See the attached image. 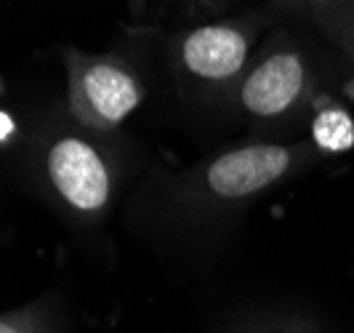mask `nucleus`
I'll return each instance as SVG.
<instances>
[{"instance_id":"obj_1","label":"nucleus","mask_w":354,"mask_h":333,"mask_svg":"<svg viewBox=\"0 0 354 333\" xmlns=\"http://www.w3.org/2000/svg\"><path fill=\"white\" fill-rule=\"evenodd\" d=\"M322 155L309 139H250L216 150L187 168H155L133 200L144 229L176 240H213L230 232L264 195L309 174Z\"/></svg>"},{"instance_id":"obj_2","label":"nucleus","mask_w":354,"mask_h":333,"mask_svg":"<svg viewBox=\"0 0 354 333\" xmlns=\"http://www.w3.org/2000/svg\"><path fill=\"white\" fill-rule=\"evenodd\" d=\"M344 59L312 24L280 21L264 35L230 99V118L259 141L306 128Z\"/></svg>"},{"instance_id":"obj_3","label":"nucleus","mask_w":354,"mask_h":333,"mask_svg":"<svg viewBox=\"0 0 354 333\" xmlns=\"http://www.w3.org/2000/svg\"><path fill=\"white\" fill-rule=\"evenodd\" d=\"M128 165L123 134L88 131L64 107L37 120L27 141V171L40 197L80 229L99 227L112 213Z\"/></svg>"},{"instance_id":"obj_4","label":"nucleus","mask_w":354,"mask_h":333,"mask_svg":"<svg viewBox=\"0 0 354 333\" xmlns=\"http://www.w3.org/2000/svg\"><path fill=\"white\" fill-rule=\"evenodd\" d=\"M272 27L264 8L256 6L158 35V56L178 99L203 112L230 115L232 93Z\"/></svg>"},{"instance_id":"obj_5","label":"nucleus","mask_w":354,"mask_h":333,"mask_svg":"<svg viewBox=\"0 0 354 333\" xmlns=\"http://www.w3.org/2000/svg\"><path fill=\"white\" fill-rule=\"evenodd\" d=\"M155 46L149 30L131 33L109 51L62 48L67 72L64 109L72 120L96 134H120L123 123L149 99L147 51Z\"/></svg>"},{"instance_id":"obj_6","label":"nucleus","mask_w":354,"mask_h":333,"mask_svg":"<svg viewBox=\"0 0 354 333\" xmlns=\"http://www.w3.org/2000/svg\"><path fill=\"white\" fill-rule=\"evenodd\" d=\"M306 131L312 147L322 155V160L338 158L354 147V115L349 112V107L341 105L333 96L319 102Z\"/></svg>"},{"instance_id":"obj_7","label":"nucleus","mask_w":354,"mask_h":333,"mask_svg":"<svg viewBox=\"0 0 354 333\" xmlns=\"http://www.w3.org/2000/svg\"><path fill=\"white\" fill-rule=\"evenodd\" d=\"M354 6V0H264L261 8L272 19V24L280 21H299L312 27H328L341 14H346Z\"/></svg>"},{"instance_id":"obj_8","label":"nucleus","mask_w":354,"mask_h":333,"mask_svg":"<svg viewBox=\"0 0 354 333\" xmlns=\"http://www.w3.org/2000/svg\"><path fill=\"white\" fill-rule=\"evenodd\" d=\"M0 333H62V315L51 296L35 298L0 315Z\"/></svg>"},{"instance_id":"obj_9","label":"nucleus","mask_w":354,"mask_h":333,"mask_svg":"<svg viewBox=\"0 0 354 333\" xmlns=\"http://www.w3.org/2000/svg\"><path fill=\"white\" fill-rule=\"evenodd\" d=\"M319 33L333 43V48H336L338 56L344 59L346 70H349V75L354 78V6L346 14H341L336 21H330L328 27H322Z\"/></svg>"},{"instance_id":"obj_10","label":"nucleus","mask_w":354,"mask_h":333,"mask_svg":"<svg viewBox=\"0 0 354 333\" xmlns=\"http://www.w3.org/2000/svg\"><path fill=\"white\" fill-rule=\"evenodd\" d=\"M248 333H315L304 328L301 323H269V325H259Z\"/></svg>"},{"instance_id":"obj_11","label":"nucleus","mask_w":354,"mask_h":333,"mask_svg":"<svg viewBox=\"0 0 354 333\" xmlns=\"http://www.w3.org/2000/svg\"><path fill=\"white\" fill-rule=\"evenodd\" d=\"M128 3V11L133 19H144L149 11V0H125Z\"/></svg>"}]
</instances>
